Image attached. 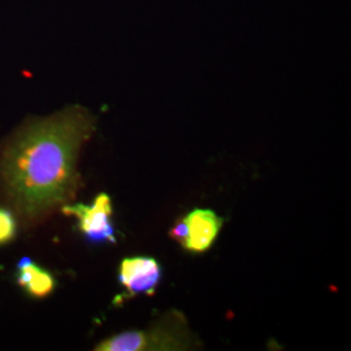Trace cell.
I'll return each instance as SVG.
<instances>
[{"label": "cell", "mask_w": 351, "mask_h": 351, "mask_svg": "<svg viewBox=\"0 0 351 351\" xmlns=\"http://www.w3.org/2000/svg\"><path fill=\"white\" fill-rule=\"evenodd\" d=\"M94 128L90 111L71 106L17 132L1 156L0 178L19 213L36 220L73 197L77 155Z\"/></svg>", "instance_id": "obj_1"}, {"label": "cell", "mask_w": 351, "mask_h": 351, "mask_svg": "<svg viewBox=\"0 0 351 351\" xmlns=\"http://www.w3.org/2000/svg\"><path fill=\"white\" fill-rule=\"evenodd\" d=\"M190 345V332L184 317L180 314H167L146 330H126L101 341L95 350H188Z\"/></svg>", "instance_id": "obj_2"}, {"label": "cell", "mask_w": 351, "mask_h": 351, "mask_svg": "<svg viewBox=\"0 0 351 351\" xmlns=\"http://www.w3.org/2000/svg\"><path fill=\"white\" fill-rule=\"evenodd\" d=\"M63 213L75 216L78 220V229L91 242L114 243V229L111 223L112 202L108 194L101 193L93 204H72L63 207Z\"/></svg>", "instance_id": "obj_3"}, {"label": "cell", "mask_w": 351, "mask_h": 351, "mask_svg": "<svg viewBox=\"0 0 351 351\" xmlns=\"http://www.w3.org/2000/svg\"><path fill=\"white\" fill-rule=\"evenodd\" d=\"M162 280V267L150 256L125 258L119 269V281L126 297L152 295Z\"/></svg>", "instance_id": "obj_4"}, {"label": "cell", "mask_w": 351, "mask_h": 351, "mask_svg": "<svg viewBox=\"0 0 351 351\" xmlns=\"http://www.w3.org/2000/svg\"><path fill=\"white\" fill-rule=\"evenodd\" d=\"M184 220L186 224V239L182 247L194 254L210 250L221 230L223 219L213 210L197 208L189 213Z\"/></svg>", "instance_id": "obj_5"}, {"label": "cell", "mask_w": 351, "mask_h": 351, "mask_svg": "<svg viewBox=\"0 0 351 351\" xmlns=\"http://www.w3.org/2000/svg\"><path fill=\"white\" fill-rule=\"evenodd\" d=\"M17 284L36 298H43L55 289V278L33 261L24 258L17 265Z\"/></svg>", "instance_id": "obj_6"}, {"label": "cell", "mask_w": 351, "mask_h": 351, "mask_svg": "<svg viewBox=\"0 0 351 351\" xmlns=\"http://www.w3.org/2000/svg\"><path fill=\"white\" fill-rule=\"evenodd\" d=\"M16 233V221L12 213L0 210V245L10 242Z\"/></svg>", "instance_id": "obj_7"}]
</instances>
